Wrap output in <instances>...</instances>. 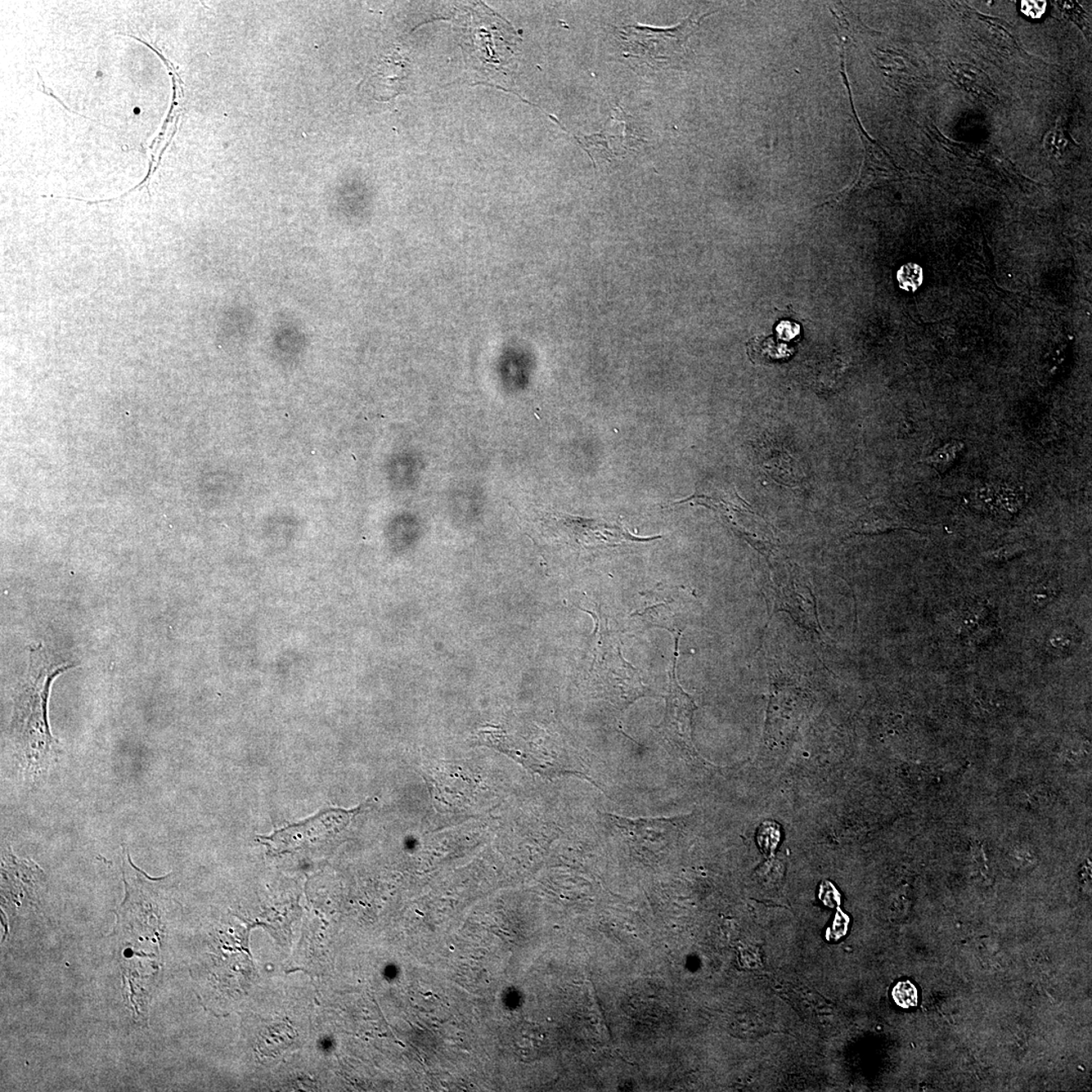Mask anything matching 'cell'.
I'll return each instance as SVG.
<instances>
[{"label": "cell", "mask_w": 1092, "mask_h": 1092, "mask_svg": "<svg viewBox=\"0 0 1092 1092\" xmlns=\"http://www.w3.org/2000/svg\"><path fill=\"white\" fill-rule=\"evenodd\" d=\"M897 281L902 290L914 293L924 281L923 268L915 263H907L897 272Z\"/></svg>", "instance_id": "ba28073f"}, {"label": "cell", "mask_w": 1092, "mask_h": 1092, "mask_svg": "<svg viewBox=\"0 0 1092 1092\" xmlns=\"http://www.w3.org/2000/svg\"><path fill=\"white\" fill-rule=\"evenodd\" d=\"M75 667L43 645L30 649L29 669L16 695L12 725L13 740L29 770H45L60 754V743L49 726V697L55 678Z\"/></svg>", "instance_id": "6da1fadb"}, {"label": "cell", "mask_w": 1092, "mask_h": 1092, "mask_svg": "<svg viewBox=\"0 0 1092 1092\" xmlns=\"http://www.w3.org/2000/svg\"><path fill=\"white\" fill-rule=\"evenodd\" d=\"M964 449L965 443L963 442L953 439L936 449L932 455L923 458L920 462L932 466L938 474L943 475L956 465Z\"/></svg>", "instance_id": "52a82bcc"}, {"label": "cell", "mask_w": 1092, "mask_h": 1092, "mask_svg": "<svg viewBox=\"0 0 1092 1092\" xmlns=\"http://www.w3.org/2000/svg\"><path fill=\"white\" fill-rule=\"evenodd\" d=\"M780 840V829L774 822H765L759 830L758 842L763 853H771Z\"/></svg>", "instance_id": "30bf717a"}, {"label": "cell", "mask_w": 1092, "mask_h": 1092, "mask_svg": "<svg viewBox=\"0 0 1092 1092\" xmlns=\"http://www.w3.org/2000/svg\"><path fill=\"white\" fill-rule=\"evenodd\" d=\"M892 996L902 1009L915 1008L919 1005V991L910 981L898 982L893 988Z\"/></svg>", "instance_id": "9c48e42d"}, {"label": "cell", "mask_w": 1092, "mask_h": 1092, "mask_svg": "<svg viewBox=\"0 0 1092 1092\" xmlns=\"http://www.w3.org/2000/svg\"><path fill=\"white\" fill-rule=\"evenodd\" d=\"M1023 550V546L1019 545L1006 546L1005 547L1000 548V550L999 551L992 552L990 556H992L993 560H1008L1009 557H1013L1018 555L1019 554H1021Z\"/></svg>", "instance_id": "4fadbf2b"}, {"label": "cell", "mask_w": 1092, "mask_h": 1092, "mask_svg": "<svg viewBox=\"0 0 1092 1092\" xmlns=\"http://www.w3.org/2000/svg\"><path fill=\"white\" fill-rule=\"evenodd\" d=\"M1047 8L1046 2H1023L1022 12L1031 19H1040Z\"/></svg>", "instance_id": "8fae6325"}, {"label": "cell", "mask_w": 1092, "mask_h": 1092, "mask_svg": "<svg viewBox=\"0 0 1092 1092\" xmlns=\"http://www.w3.org/2000/svg\"><path fill=\"white\" fill-rule=\"evenodd\" d=\"M776 331L780 339L791 340V339H794L795 337H797L799 335L800 327L797 325V324L789 321H783L778 324Z\"/></svg>", "instance_id": "7c38bea8"}, {"label": "cell", "mask_w": 1092, "mask_h": 1092, "mask_svg": "<svg viewBox=\"0 0 1092 1092\" xmlns=\"http://www.w3.org/2000/svg\"><path fill=\"white\" fill-rule=\"evenodd\" d=\"M394 65V59L386 58L370 78L371 87L374 88V93L377 100L388 101L390 98L397 96L399 92V89L395 84L398 81H401V73L393 71Z\"/></svg>", "instance_id": "8992f818"}, {"label": "cell", "mask_w": 1092, "mask_h": 1092, "mask_svg": "<svg viewBox=\"0 0 1092 1092\" xmlns=\"http://www.w3.org/2000/svg\"><path fill=\"white\" fill-rule=\"evenodd\" d=\"M592 671L596 672L606 691L623 702L631 703L646 694L638 673L622 657L614 641L603 636H601L599 654L596 655Z\"/></svg>", "instance_id": "5b68a950"}, {"label": "cell", "mask_w": 1092, "mask_h": 1092, "mask_svg": "<svg viewBox=\"0 0 1092 1092\" xmlns=\"http://www.w3.org/2000/svg\"><path fill=\"white\" fill-rule=\"evenodd\" d=\"M708 15L692 13L673 28L657 29L644 26H627L620 31L623 56L638 69L662 70L680 60L690 35Z\"/></svg>", "instance_id": "7a4b0ae2"}, {"label": "cell", "mask_w": 1092, "mask_h": 1092, "mask_svg": "<svg viewBox=\"0 0 1092 1092\" xmlns=\"http://www.w3.org/2000/svg\"><path fill=\"white\" fill-rule=\"evenodd\" d=\"M357 811L359 809H352V811L330 809L311 820L287 826L286 829L274 831L268 837L262 838L267 846L278 853L311 846L314 843L324 842L339 834L349 825Z\"/></svg>", "instance_id": "277c9868"}, {"label": "cell", "mask_w": 1092, "mask_h": 1092, "mask_svg": "<svg viewBox=\"0 0 1092 1092\" xmlns=\"http://www.w3.org/2000/svg\"><path fill=\"white\" fill-rule=\"evenodd\" d=\"M681 631L675 636V653L671 672H669V690L666 697L667 707L664 721L657 728L669 747L683 754H693L695 749L692 741V721L696 705L693 698L687 694L677 680V660L678 641Z\"/></svg>", "instance_id": "3957f363"}]
</instances>
